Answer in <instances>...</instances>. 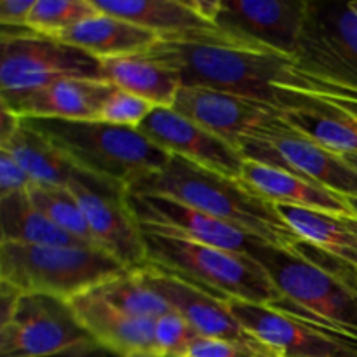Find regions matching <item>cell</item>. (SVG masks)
Here are the masks:
<instances>
[{"label": "cell", "mask_w": 357, "mask_h": 357, "mask_svg": "<svg viewBox=\"0 0 357 357\" xmlns=\"http://www.w3.org/2000/svg\"><path fill=\"white\" fill-rule=\"evenodd\" d=\"M146 54L178 73L181 86H199L261 101L281 112L286 93L357 100V93L300 68L293 56L257 49L213 26L159 38Z\"/></svg>", "instance_id": "1"}, {"label": "cell", "mask_w": 357, "mask_h": 357, "mask_svg": "<svg viewBox=\"0 0 357 357\" xmlns=\"http://www.w3.org/2000/svg\"><path fill=\"white\" fill-rule=\"evenodd\" d=\"M128 194L174 199L286 250L296 251L303 243L284 222L278 206L255 194L243 180L209 171L178 155H171L159 171L131 185Z\"/></svg>", "instance_id": "2"}, {"label": "cell", "mask_w": 357, "mask_h": 357, "mask_svg": "<svg viewBox=\"0 0 357 357\" xmlns=\"http://www.w3.org/2000/svg\"><path fill=\"white\" fill-rule=\"evenodd\" d=\"M324 253V251H323ZM250 257L261 265L282 296L278 309L357 338V271L310 244L298 250L255 241Z\"/></svg>", "instance_id": "3"}, {"label": "cell", "mask_w": 357, "mask_h": 357, "mask_svg": "<svg viewBox=\"0 0 357 357\" xmlns=\"http://www.w3.org/2000/svg\"><path fill=\"white\" fill-rule=\"evenodd\" d=\"M24 121L47 136L80 171L126 190L146 174L159 171L171 157L132 128L101 121Z\"/></svg>", "instance_id": "4"}, {"label": "cell", "mask_w": 357, "mask_h": 357, "mask_svg": "<svg viewBox=\"0 0 357 357\" xmlns=\"http://www.w3.org/2000/svg\"><path fill=\"white\" fill-rule=\"evenodd\" d=\"M142 230L146 261L152 267L225 300H243L272 307L282 303L281 293L272 284L267 272L251 257L181 237Z\"/></svg>", "instance_id": "5"}, {"label": "cell", "mask_w": 357, "mask_h": 357, "mask_svg": "<svg viewBox=\"0 0 357 357\" xmlns=\"http://www.w3.org/2000/svg\"><path fill=\"white\" fill-rule=\"evenodd\" d=\"M129 272L98 248L0 243V281L23 293L72 302Z\"/></svg>", "instance_id": "6"}, {"label": "cell", "mask_w": 357, "mask_h": 357, "mask_svg": "<svg viewBox=\"0 0 357 357\" xmlns=\"http://www.w3.org/2000/svg\"><path fill=\"white\" fill-rule=\"evenodd\" d=\"M0 42V96L26 93L63 79L107 82L101 59L56 37L28 26H2Z\"/></svg>", "instance_id": "7"}, {"label": "cell", "mask_w": 357, "mask_h": 357, "mask_svg": "<svg viewBox=\"0 0 357 357\" xmlns=\"http://www.w3.org/2000/svg\"><path fill=\"white\" fill-rule=\"evenodd\" d=\"M237 149L246 160L291 171L344 197H357V171L281 115L246 132Z\"/></svg>", "instance_id": "8"}, {"label": "cell", "mask_w": 357, "mask_h": 357, "mask_svg": "<svg viewBox=\"0 0 357 357\" xmlns=\"http://www.w3.org/2000/svg\"><path fill=\"white\" fill-rule=\"evenodd\" d=\"M70 302L21 293L9 319L0 324V357H52L94 351Z\"/></svg>", "instance_id": "9"}, {"label": "cell", "mask_w": 357, "mask_h": 357, "mask_svg": "<svg viewBox=\"0 0 357 357\" xmlns=\"http://www.w3.org/2000/svg\"><path fill=\"white\" fill-rule=\"evenodd\" d=\"M293 58L305 72L357 93V3L309 0Z\"/></svg>", "instance_id": "10"}, {"label": "cell", "mask_w": 357, "mask_h": 357, "mask_svg": "<svg viewBox=\"0 0 357 357\" xmlns=\"http://www.w3.org/2000/svg\"><path fill=\"white\" fill-rule=\"evenodd\" d=\"M86 215L94 244L124 265L129 272L146 267L145 237L128 208V190L107 180L79 171L68 183Z\"/></svg>", "instance_id": "11"}, {"label": "cell", "mask_w": 357, "mask_h": 357, "mask_svg": "<svg viewBox=\"0 0 357 357\" xmlns=\"http://www.w3.org/2000/svg\"><path fill=\"white\" fill-rule=\"evenodd\" d=\"M241 326L282 357H357V338L272 305L227 300Z\"/></svg>", "instance_id": "12"}, {"label": "cell", "mask_w": 357, "mask_h": 357, "mask_svg": "<svg viewBox=\"0 0 357 357\" xmlns=\"http://www.w3.org/2000/svg\"><path fill=\"white\" fill-rule=\"evenodd\" d=\"M309 0H220V31L257 49L295 56Z\"/></svg>", "instance_id": "13"}, {"label": "cell", "mask_w": 357, "mask_h": 357, "mask_svg": "<svg viewBox=\"0 0 357 357\" xmlns=\"http://www.w3.org/2000/svg\"><path fill=\"white\" fill-rule=\"evenodd\" d=\"M126 201L139 227L152 232L181 237L246 257H250L255 241L260 239L239 227L213 218L169 197L128 194Z\"/></svg>", "instance_id": "14"}, {"label": "cell", "mask_w": 357, "mask_h": 357, "mask_svg": "<svg viewBox=\"0 0 357 357\" xmlns=\"http://www.w3.org/2000/svg\"><path fill=\"white\" fill-rule=\"evenodd\" d=\"M138 131L169 155H178L209 171L241 180L246 159L239 149L185 119L173 108H155L139 124Z\"/></svg>", "instance_id": "15"}, {"label": "cell", "mask_w": 357, "mask_h": 357, "mask_svg": "<svg viewBox=\"0 0 357 357\" xmlns=\"http://www.w3.org/2000/svg\"><path fill=\"white\" fill-rule=\"evenodd\" d=\"M171 108L234 146L261 122L281 115L261 101L199 86H181Z\"/></svg>", "instance_id": "16"}, {"label": "cell", "mask_w": 357, "mask_h": 357, "mask_svg": "<svg viewBox=\"0 0 357 357\" xmlns=\"http://www.w3.org/2000/svg\"><path fill=\"white\" fill-rule=\"evenodd\" d=\"M115 89L103 80L63 79L26 93L0 96V105L20 119L98 121Z\"/></svg>", "instance_id": "17"}, {"label": "cell", "mask_w": 357, "mask_h": 357, "mask_svg": "<svg viewBox=\"0 0 357 357\" xmlns=\"http://www.w3.org/2000/svg\"><path fill=\"white\" fill-rule=\"evenodd\" d=\"M143 281L159 293L174 312L183 316L202 338L239 342L251 335L230 312L229 303L222 296L211 295L183 279L146 265L139 268Z\"/></svg>", "instance_id": "18"}, {"label": "cell", "mask_w": 357, "mask_h": 357, "mask_svg": "<svg viewBox=\"0 0 357 357\" xmlns=\"http://www.w3.org/2000/svg\"><path fill=\"white\" fill-rule=\"evenodd\" d=\"M70 305L98 349L119 357L132 354L159 357L155 340L157 319L131 316L107 302L94 289L73 298Z\"/></svg>", "instance_id": "19"}, {"label": "cell", "mask_w": 357, "mask_h": 357, "mask_svg": "<svg viewBox=\"0 0 357 357\" xmlns=\"http://www.w3.org/2000/svg\"><path fill=\"white\" fill-rule=\"evenodd\" d=\"M241 180L261 199L274 206H295V208L317 209L331 215H352L344 195L310 181L291 171L279 169L267 164L246 160Z\"/></svg>", "instance_id": "20"}, {"label": "cell", "mask_w": 357, "mask_h": 357, "mask_svg": "<svg viewBox=\"0 0 357 357\" xmlns=\"http://www.w3.org/2000/svg\"><path fill=\"white\" fill-rule=\"evenodd\" d=\"M56 38L105 61L124 56L145 54L157 44L159 35L135 23L100 13L63 31Z\"/></svg>", "instance_id": "21"}, {"label": "cell", "mask_w": 357, "mask_h": 357, "mask_svg": "<svg viewBox=\"0 0 357 357\" xmlns=\"http://www.w3.org/2000/svg\"><path fill=\"white\" fill-rule=\"evenodd\" d=\"M96 9L108 16L129 21L159 38L181 37L213 28L215 24L202 20L187 0H93Z\"/></svg>", "instance_id": "22"}, {"label": "cell", "mask_w": 357, "mask_h": 357, "mask_svg": "<svg viewBox=\"0 0 357 357\" xmlns=\"http://www.w3.org/2000/svg\"><path fill=\"white\" fill-rule=\"evenodd\" d=\"M103 70L107 82L117 89L150 101L157 108L173 107L181 87L178 73L146 52L105 59Z\"/></svg>", "instance_id": "23"}, {"label": "cell", "mask_w": 357, "mask_h": 357, "mask_svg": "<svg viewBox=\"0 0 357 357\" xmlns=\"http://www.w3.org/2000/svg\"><path fill=\"white\" fill-rule=\"evenodd\" d=\"M0 150L9 152L37 185L68 187L80 171L47 136L24 119L9 138L0 142Z\"/></svg>", "instance_id": "24"}, {"label": "cell", "mask_w": 357, "mask_h": 357, "mask_svg": "<svg viewBox=\"0 0 357 357\" xmlns=\"http://www.w3.org/2000/svg\"><path fill=\"white\" fill-rule=\"evenodd\" d=\"M0 243L31 246L94 248L45 218L30 202L26 192L0 197Z\"/></svg>", "instance_id": "25"}, {"label": "cell", "mask_w": 357, "mask_h": 357, "mask_svg": "<svg viewBox=\"0 0 357 357\" xmlns=\"http://www.w3.org/2000/svg\"><path fill=\"white\" fill-rule=\"evenodd\" d=\"M278 209L303 243L357 271V239L342 216L295 206H278Z\"/></svg>", "instance_id": "26"}, {"label": "cell", "mask_w": 357, "mask_h": 357, "mask_svg": "<svg viewBox=\"0 0 357 357\" xmlns=\"http://www.w3.org/2000/svg\"><path fill=\"white\" fill-rule=\"evenodd\" d=\"M107 302L135 317L159 319L171 312V305L142 279L138 271L126 272L94 289Z\"/></svg>", "instance_id": "27"}, {"label": "cell", "mask_w": 357, "mask_h": 357, "mask_svg": "<svg viewBox=\"0 0 357 357\" xmlns=\"http://www.w3.org/2000/svg\"><path fill=\"white\" fill-rule=\"evenodd\" d=\"M31 204L45 216L51 220L54 225L68 232L70 236L91 244H94L93 234H91L89 223H87L86 215L80 209L75 195L66 187H45V185H31L26 192ZM100 250V248H98Z\"/></svg>", "instance_id": "28"}, {"label": "cell", "mask_w": 357, "mask_h": 357, "mask_svg": "<svg viewBox=\"0 0 357 357\" xmlns=\"http://www.w3.org/2000/svg\"><path fill=\"white\" fill-rule=\"evenodd\" d=\"M98 14L100 10L93 0H37L28 17V28L37 33L58 37Z\"/></svg>", "instance_id": "29"}, {"label": "cell", "mask_w": 357, "mask_h": 357, "mask_svg": "<svg viewBox=\"0 0 357 357\" xmlns=\"http://www.w3.org/2000/svg\"><path fill=\"white\" fill-rule=\"evenodd\" d=\"M199 333L183 316L171 310L155 321V340L159 357H188Z\"/></svg>", "instance_id": "30"}, {"label": "cell", "mask_w": 357, "mask_h": 357, "mask_svg": "<svg viewBox=\"0 0 357 357\" xmlns=\"http://www.w3.org/2000/svg\"><path fill=\"white\" fill-rule=\"evenodd\" d=\"M150 101L143 98L135 96L126 91L115 89L112 96L108 98L105 107L101 108V114L98 121L107 122V124L122 126V128L138 129L139 124L155 110Z\"/></svg>", "instance_id": "31"}, {"label": "cell", "mask_w": 357, "mask_h": 357, "mask_svg": "<svg viewBox=\"0 0 357 357\" xmlns=\"http://www.w3.org/2000/svg\"><path fill=\"white\" fill-rule=\"evenodd\" d=\"M188 357H282L275 349L251 335L246 340L230 342L199 337Z\"/></svg>", "instance_id": "32"}, {"label": "cell", "mask_w": 357, "mask_h": 357, "mask_svg": "<svg viewBox=\"0 0 357 357\" xmlns=\"http://www.w3.org/2000/svg\"><path fill=\"white\" fill-rule=\"evenodd\" d=\"M35 185L30 174L13 159L9 152L0 150V197L28 192Z\"/></svg>", "instance_id": "33"}, {"label": "cell", "mask_w": 357, "mask_h": 357, "mask_svg": "<svg viewBox=\"0 0 357 357\" xmlns=\"http://www.w3.org/2000/svg\"><path fill=\"white\" fill-rule=\"evenodd\" d=\"M37 0H0V24L3 28L28 26V17Z\"/></svg>", "instance_id": "34"}, {"label": "cell", "mask_w": 357, "mask_h": 357, "mask_svg": "<svg viewBox=\"0 0 357 357\" xmlns=\"http://www.w3.org/2000/svg\"><path fill=\"white\" fill-rule=\"evenodd\" d=\"M0 115H2V119H0V142H3V139H7L14 131H16L21 119L17 117V115L10 114L9 110H3V108L2 112H0Z\"/></svg>", "instance_id": "35"}, {"label": "cell", "mask_w": 357, "mask_h": 357, "mask_svg": "<svg viewBox=\"0 0 357 357\" xmlns=\"http://www.w3.org/2000/svg\"><path fill=\"white\" fill-rule=\"evenodd\" d=\"M345 222V225L349 227V230H351L352 234H354V237L357 239V216L354 215H349V216H342Z\"/></svg>", "instance_id": "36"}, {"label": "cell", "mask_w": 357, "mask_h": 357, "mask_svg": "<svg viewBox=\"0 0 357 357\" xmlns=\"http://www.w3.org/2000/svg\"><path fill=\"white\" fill-rule=\"evenodd\" d=\"M342 159H344L352 169L357 171V153H347V155H342Z\"/></svg>", "instance_id": "37"}, {"label": "cell", "mask_w": 357, "mask_h": 357, "mask_svg": "<svg viewBox=\"0 0 357 357\" xmlns=\"http://www.w3.org/2000/svg\"><path fill=\"white\" fill-rule=\"evenodd\" d=\"M345 201H347L349 209H351L352 215L357 216V197H345Z\"/></svg>", "instance_id": "38"}, {"label": "cell", "mask_w": 357, "mask_h": 357, "mask_svg": "<svg viewBox=\"0 0 357 357\" xmlns=\"http://www.w3.org/2000/svg\"><path fill=\"white\" fill-rule=\"evenodd\" d=\"M129 357H157V356H153V354H132Z\"/></svg>", "instance_id": "39"}, {"label": "cell", "mask_w": 357, "mask_h": 357, "mask_svg": "<svg viewBox=\"0 0 357 357\" xmlns=\"http://www.w3.org/2000/svg\"><path fill=\"white\" fill-rule=\"evenodd\" d=\"M356 3H357V0H356Z\"/></svg>", "instance_id": "40"}]
</instances>
